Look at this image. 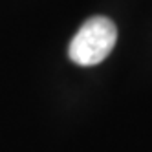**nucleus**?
Listing matches in <instances>:
<instances>
[{"instance_id":"f257e3e1","label":"nucleus","mask_w":152,"mask_h":152,"mask_svg":"<svg viewBox=\"0 0 152 152\" xmlns=\"http://www.w3.org/2000/svg\"><path fill=\"white\" fill-rule=\"evenodd\" d=\"M115 40L117 29L112 20L106 17H92L75 33L68 55L79 66H95L110 55Z\"/></svg>"}]
</instances>
